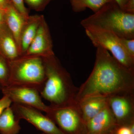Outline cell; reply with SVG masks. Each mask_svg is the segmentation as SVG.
Instances as JSON below:
<instances>
[{
    "label": "cell",
    "mask_w": 134,
    "mask_h": 134,
    "mask_svg": "<svg viewBox=\"0 0 134 134\" xmlns=\"http://www.w3.org/2000/svg\"><path fill=\"white\" fill-rule=\"evenodd\" d=\"M93 69L88 79L78 88L76 103L88 96L105 97L134 92V70L124 66L107 50L96 47Z\"/></svg>",
    "instance_id": "1"
},
{
    "label": "cell",
    "mask_w": 134,
    "mask_h": 134,
    "mask_svg": "<svg viewBox=\"0 0 134 134\" xmlns=\"http://www.w3.org/2000/svg\"><path fill=\"white\" fill-rule=\"evenodd\" d=\"M46 71V79L40 90L41 97L53 106L75 103L78 88L73 83L69 72L55 55L42 58Z\"/></svg>",
    "instance_id": "2"
},
{
    "label": "cell",
    "mask_w": 134,
    "mask_h": 134,
    "mask_svg": "<svg viewBox=\"0 0 134 134\" xmlns=\"http://www.w3.org/2000/svg\"><path fill=\"white\" fill-rule=\"evenodd\" d=\"M81 24L85 29L98 28L112 32L121 38H134V14L125 12L114 1L83 19Z\"/></svg>",
    "instance_id": "3"
},
{
    "label": "cell",
    "mask_w": 134,
    "mask_h": 134,
    "mask_svg": "<svg viewBox=\"0 0 134 134\" xmlns=\"http://www.w3.org/2000/svg\"><path fill=\"white\" fill-rule=\"evenodd\" d=\"M9 85L34 87L40 91L46 79V71L42 58L23 55L9 61Z\"/></svg>",
    "instance_id": "4"
},
{
    "label": "cell",
    "mask_w": 134,
    "mask_h": 134,
    "mask_svg": "<svg viewBox=\"0 0 134 134\" xmlns=\"http://www.w3.org/2000/svg\"><path fill=\"white\" fill-rule=\"evenodd\" d=\"M46 115L64 134H87L86 122L82 117L77 103L48 106Z\"/></svg>",
    "instance_id": "5"
},
{
    "label": "cell",
    "mask_w": 134,
    "mask_h": 134,
    "mask_svg": "<svg viewBox=\"0 0 134 134\" xmlns=\"http://www.w3.org/2000/svg\"><path fill=\"white\" fill-rule=\"evenodd\" d=\"M85 29L86 35L96 47L100 46L110 52L123 66L134 70V58L125 49L121 37L112 32L102 29L94 27Z\"/></svg>",
    "instance_id": "6"
},
{
    "label": "cell",
    "mask_w": 134,
    "mask_h": 134,
    "mask_svg": "<svg viewBox=\"0 0 134 134\" xmlns=\"http://www.w3.org/2000/svg\"><path fill=\"white\" fill-rule=\"evenodd\" d=\"M107 104L118 126L134 124V92L109 96Z\"/></svg>",
    "instance_id": "7"
},
{
    "label": "cell",
    "mask_w": 134,
    "mask_h": 134,
    "mask_svg": "<svg viewBox=\"0 0 134 134\" xmlns=\"http://www.w3.org/2000/svg\"><path fill=\"white\" fill-rule=\"evenodd\" d=\"M11 107L19 120L24 119L46 134H64L52 120L41 111L31 107L12 103Z\"/></svg>",
    "instance_id": "8"
},
{
    "label": "cell",
    "mask_w": 134,
    "mask_h": 134,
    "mask_svg": "<svg viewBox=\"0 0 134 134\" xmlns=\"http://www.w3.org/2000/svg\"><path fill=\"white\" fill-rule=\"evenodd\" d=\"M1 90L3 95L8 97L12 103L29 106L45 113L48 110V106L43 103L39 91L36 88L9 85Z\"/></svg>",
    "instance_id": "9"
},
{
    "label": "cell",
    "mask_w": 134,
    "mask_h": 134,
    "mask_svg": "<svg viewBox=\"0 0 134 134\" xmlns=\"http://www.w3.org/2000/svg\"><path fill=\"white\" fill-rule=\"evenodd\" d=\"M53 48L52 40L49 28L43 17L35 37L23 55L41 58L49 57L54 55Z\"/></svg>",
    "instance_id": "10"
},
{
    "label": "cell",
    "mask_w": 134,
    "mask_h": 134,
    "mask_svg": "<svg viewBox=\"0 0 134 134\" xmlns=\"http://www.w3.org/2000/svg\"><path fill=\"white\" fill-rule=\"evenodd\" d=\"M108 104L86 122L87 134H107L117 126Z\"/></svg>",
    "instance_id": "11"
},
{
    "label": "cell",
    "mask_w": 134,
    "mask_h": 134,
    "mask_svg": "<svg viewBox=\"0 0 134 134\" xmlns=\"http://www.w3.org/2000/svg\"><path fill=\"white\" fill-rule=\"evenodd\" d=\"M76 103L84 120L86 122L107 105V97L99 95L89 96Z\"/></svg>",
    "instance_id": "12"
},
{
    "label": "cell",
    "mask_w": 134,
    "mask_h": 134,
    "mask_svg": "<svg viewBox=\"0 0 134 134\" xmlns=\"http://www.w3.org/2000/svg\"><path fill=\"white\" fill-rule=\"evenodd\" d=\"M0 54L8 61L21 56L14 37L5 23L0 26Z\"/></svg>",
    "instance_id": "13"
},
{
    "label": "cell",
    "mask_w": 134,
    "mask_h": 134,
    "mask_svg": "<svg viewBox=\"0 0 134 134\" xmlns=\"http://www.w3.org/2000/svg\"><path fill=\"white\" fill-rule=\"evenodd\" d=\"M43 17L37 15L30 16L25 20L20 38L21 56L24 55L33 41Z\"/></svg>",
    "instance_id": "14"
},
{
    "label": "cell",
    "mask_w": 134,
    "mask_h": 134,
    "mask_svg": "<svg viewBox=\"0 0 134 134\" xmlns=\"http://www.w3.org/2000/svg\"><path fill=\"white\" fill-rule=\"evenodd\" d=\"M26 19L13 6L10 5L5 12V23L16 41L20 53V38Z\"/></svg>",
    "instance_id": "15"
},
{
    "label": "cell",
    "mask_w": 134,
    "mask_h": 134,
    "mask_svg": "<svg viewBox=\"0 0 134 134\" xmlns=\"http://www.w3.org/2000/svg\"><path fill=\"white\" fill-rule=\"evenodd\" d=\"M11 106L5 108L0 116V134H18L21 129Z\"/></svg>",
    "instance_id": "16"
},
{
    "label": "cell",
    "mask_w": 134,
    "mask_h": 134,
    "mask_svg": "<svg viewBox=\"0 0 134 134\" xmlns=\"http://www.w3.org/2000/svg\"><path fill=\"white\" fill-rule=\"evenodd\" d=\"M114 0H70L72 9L75 12H81L88 8L94 13L103 6Z\"/></svg>",
    "instance_id": "17"
},
{
    "label": "cell",
    "mask_w": 134,
    "mask_h": 134,
    "mask_svg": "<svg viewBox=\"0 0 134 134\" xmlns=\"http://www.w3.org/2000/svg\"><path fill=\"white\" fill-rule=\"evenodd\" d=\"M9 61L0 54V86L1 89L9 86Z\"/></svg>",
    "instance_id": "18"
},
{
    "label": "cell",
    "mask_w": 134,
    "mask_h": 134,
    "mask_svg": "<svg viewBox=\"0 0 134 134\" xmlns=\"http://www.w3.org/2000/svg\"><path fill=\"white\" fill-rule=\"evenodd\" d=\"M31 8L37 11H43L52 0H24Z\"/></svg>",
    "instance_id": "19"
},
{
    "label": "cell",
    "mask_w": 134,
    "mask_h": 134,
    "mask_svg": "<svg viewBox=\"0 0 134 134\" xmlns=\"http://www.w3.org/2000/svg\"><path fill=\"white\" fill-rule=\"evenodd\" d=\"M12 4L25 19H28L29 16V12L25 6L24 0H11Z\"/></svg>",
    "instance_id": "20"
},
{
    "label": "cell",
    "mask_w": 134,
    "mask_h": 134,
    "mask_svg": "<svg viewBox=\"0 0 134 134\" xmlns=\"http://www.w3.org/2000/svg\"><path fill=\"white\" fill-rule=\"evenodd\" d=\"M121 42L125 49L132 58H134V38H121Z\"/></svg>",
    "instance_id": "21"
},
{
    "label": "cell",
    "mask_w": 134,
    "mask_h": 134,
    "mask_svg": "<svg viewBox=\"0 0 134 134\" xmlns=\"http://www.w3.org/2000/svg\"><path fill=\"white\" fill-rule=\"evenodd\" d=\"M12 101L7 96H4L0 99V116L5 108L10 106Z\"/></svg>",
    "instance_id": "22"
},
{
    "label": "cell",
    "mask_w": 134,
    "mask_h": 134,
    "mask_svg": "<svg viewBox=\"0 0 134 134\" xmlns=\"http://www.w3.org/2000/svg\"><path fill=\"white\" fill-rule=\"evenodd\" d=\"M123 10L127 13L134 14V0H128Z\"/></svg>",
    "instance_id": "23"
},
{
    "label": "cell",
    "mask_w": 134,
    "mask_h": 134,
    "mask_svg": "<svg viewBox=\"0 0 134 134\" xmlns=\"http://www.w3.org/2000/svg\"><path fill=\"white\" fill-rule=\"evenodd\" d=\"M12 4L11 0H0V10L5 12L8 8Z\"/></svg>",
    "instance_id": "24"
},
{
    "label": "cell",
    "mask_w": 134,
    "mask_h": 134,
    "mask_svg": "<svg viewBox=\"0 0 134 134\" xmlns=\"http://www.w3.org/2000/svg\"><path fill=\"white\" fill-rule=\"evenodd\" d=\"M121 8L124 9L125 5L126 4L128 0H114Z\"/></svg>",
    "instance_id": "25"
},
{
    "label": "cell",
    "mask_w": 134,
    "mask_h": 134,
    "mask_svg": "<svg viewBox=\"0 0 134 134\" xmlns=\"http://www.w3.org/2000/svg\"><path fill=\"white\" fill-rule=\"evenodd\" d=\"M5 23V12L0 10V26Z\"/></svg>",
    "instance_id": "26"
},
{
    "label": "cell",
    "mask_w": 134,
    "mask_h": 134,
    "mask_svg": "<svg viewBox=\"0 0 134 134\" xmlns=\"http://www.w3.org/2000/svg\"><path fill=\"white\" fill-rule=\"evenodd\" d=\"M116 127L107 134H117V132H116V129H115Z\"/></svg>",
    "instance_id": "27"
},
{
    "label": "cell",
    "mask_w": 134,
    "mask_h": 134,
    "mask_svg": "<svg viewBox=\"0 0 134 134\" xmlns=\"http://www.w3.org/2000/svg\"><path fill=\"white\" fill-rule=\"evenodd\" d=\"M45 134V133H41V134Z\"/></svg>",
    "instance_id": "28"
},
{
    "label": "cell",
    "mask_w": 134,
    "mask_h": 134,
    "mask_svg": "<svg viewBox=\"0 0 134 134\" xmlns=\"http://www.w3.org/2000/svg\"><path fill=\"white\" fill-rule=\"evenodd\" d=\"M1 90V86H0V90Z\"/></svg>",
    "instance_id": "29"
}]
</instances>
